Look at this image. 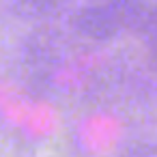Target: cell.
Masks as SVG:
<instances>
[{
	"instance_id": "1",
	"label": "cell",
	"mask_w": 157,
	"mask_h": 157,
	"mask_svg": "<svg viewBox=\"0 0 157 157\" xmlns=\"http://www.w3.org/2000/svg\"><path fill=\"white\" fill-rule=\"evenodd\" d=\"M144 7L146 5L142 0H95L93 5L78 11L73 26L84 37L112 39L123 30H136Z\"/></svg>"
},
{
	"instance_id": "2",
	"label": "cell",
	"mask_w": 157,
	"mask_h": 157,
	"mask_svg": "<svg viewBox=\"0 0 157 157\" xmlns=\"http://www.w3.org/2000/svg\"><path fill=\"white\" fill-rule=\"evenodd\" d=\"M26 2H28L33 9H50V7L60 5L63 0H26Z\"/></svg>"
}]
</instances>
